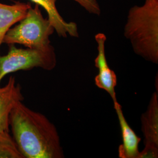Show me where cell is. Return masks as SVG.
Listing matches in <instances>:
<instances>
[{"instance_id":"obj_1","label":"cell","mask_w":158,"mask_h":158,"mask_svg":"<svg viewBox=\"0 0 158 158\" xmlns=\"http://www.w3.org/2000/svg\"><path fill=\"white\" fill-rule=\"evenodd\" d=\"M9 127L23 158L64 157L56 127L45 115L17 102L9 116Z\"/></svg>"},{"instance_id":"obj_2","label":"cell","mask_w":158,"mask_h":158,"mask_svg":"<svg viewBox=\"0 0 158 158\" xmlns=\"http://www.w3.org/2000/svg\"><path fill=\"white\" fill-rule=\"evenodd\" d=\"M134 53L148 62L158 63V0H145L128 11L124 29Z\"/></svg>"},{"instance_id":"obj_3","label":"cell","mask_w":158,"mask_h":158,"mask_svg":"<svg viewBox=\"0 0 158 158\" xmlns=\"http://www.w3.org/2000/svg\"><path fill=\"white\" fill-rule=\"evenodd\" d=\"M18 24L10 29L3 44L8 45L19 44L27 48L45 51L53 47L50 36L55 29L48 19L43 17L40 6L29 8L26 16Z\"/></svg>"},{"instance_id":"obj_4","label":"cell","mask_w":158,"mask_h":158,"mask_svg":"<svg viewBox=\"0 0 158 158\" xmlns=\"http://www.w3.org/2000/svg\"><path fill=\"white\" fill-rule=\"evenodd\" d=\"M56 55L53 47L42 51L18 48L15 45H10L8 53L3 56L0 55V84L8 74L34 68L50 71L56 67Z\"/></svg>"},{"instance_id":"obj_5","label":"cell","mask_w":158,"mask_h":158,"mask_svg":"<svg viewBox=\"0 0 158 158\" xmlns=\"http://www.w3.org/2000/svg\"><path fill=\"white\" fill-rule=\"evenodd\" d=\"M141 131L144 148L139 158L158 157V91L152 94L147 110L141 115Z\"/></svg>"},{"instance_id":"obj_6","label":"cell","mask_w":158,"mask_h":158,"mask_svg":"<svg viewBox=\"0 0 158 158\" xmlns=\"http://www.w3.org/2000/svg\"><path fill=\"white\" fill-rule=\"evenodd\" d=\"M97 44L98 54L94 60V64L98 70V73L94 78L95 85L97 87L105 90L111 96L113 102H117L115 87L117 78L114 71L111 70L106 56L105 44L107 37L105 34L98 33L95 36Z\"/></svg>"},{"instance_id":"obj_7","label":"cell","mask_w":158,"mask_h":158,"mask_svg":"<svg viewBox=\"0 0 158 158\" xmlns=\"http://www.w3.org/2000/svg\"><path fill=\"white\" fill-rule=\"evenodd\" d=\"M23 99L21 87L14 76H11L4 86L0 87V133L10 132L9 116L12 108Z\"/></svg>"},{"instance_id":"obj_8","label":"cell","mask_w":158,"mask_h":158,"mask_svg":"<svg viewBox=\"0 0 158 158\" xmlns=\"http://www.w3.org/2000/svg\"><path fill=\"white\" fill-rule=\"evenodd\" d=\"M114 107L117 113L121 131L123 143L118 147L119 158H139V144L141 138L131 128L125 118L122 107L118 101L113 102Z\"/></svg>"},{"instance_id":"obj_9","label":"cell","mask_w":158,"mask_h":158,"mask_svg":"<svg viewBox=\"0 0 158 158\" xmlns=\"http://www.w3.org/2000/svg\"><path fill=\"white\" fill-rule=\"evenodd\" d=\"M36 4L43 7L48 15V19L57 35L63 38L70 36L78 38L77 25L75 23H68L60 15L56 6V0H31Z\"/></svg>"},{"instance_id":"obj_10","label":"cell","mask_w":158,"mask_h":158,"mask_svg":"<svg viewBox=\"0 0 158 158\" xmlns=\"http://www.w3.org/2000/svg\"><path fill=\"white\" fill-rule=\"evenodd\" d=\"M30 3L16 2L12 5L0 3V46L8 31L26 16Z\"/></svg>"},{"instance_id":"obj_11","label":"cell","mask_w":158,"mask_h":158,"mask_svg":"<svg viewBox=\"0 0 158 158\" xmlns=\"http://www.w3.org/2000/svg\"><path fill=\"white\" fill-rule=\"evenodd\" d=\"M0 158H23L10 132L0 133Z\"/></svg>"},{"instance_id":"obj_12","label":"cell","mask_w":158,"mask_h":158,"mask_svg":"<svg viewBox=\"0 0 158 158\" xmlns=\"http://www.w3.org/2000/svg\"><path fill=\"white\" fill-rule=\"evenodd\" d=\"M90 14L96 15L101 14V8L97 0H74Z\"/></svg>"}]
</instances>
